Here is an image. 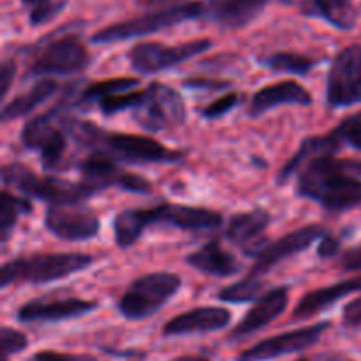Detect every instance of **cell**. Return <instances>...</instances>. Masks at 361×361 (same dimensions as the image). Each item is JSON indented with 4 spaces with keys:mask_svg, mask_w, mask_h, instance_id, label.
<instances>
[{
    "mask_svg": "<svg viewBox=\"0 0 361 361\" xmlns=\"http://www.w3.org/2000/svg\"><path fill=\"white\" fill-rule=\"evenodd\" d=\"M298 196L319 203L326 212H348L361 204V161L316 155L302 166Z\"/></svg>",
    "mask_w": 361,
    "mask_h": 361,
    "instance_id": "obj_1",
    "label": "cell"
},
{
    "mask_svg": "<svg viewBox=\"0 0 361 361\" xmlns=\"http://www.w3.org/2000/svg\"><path fill=\"white\" fill-rule=\"evenodd\" d=\"M66 129L67 134L83 147L92 148V150H102L120 161L140 162V164H148V162L173 164V162H180L183 159L182 152L171 150L152 137L137 136V134L106 133L92 122L69 118Z\"/></svg>",
    "mask_w": 361,
    "mask_h": 361,
    "instance_id": "obj_2",
    "label": "cell"
},
{
    "mask_svg": "<svg viewBox=\"0 0 361 361\" xmlns=\"http://www.w3.org/2000/svg\"><path fill=\"white\" fill-rule=\"evenodd\" d=\"M94 263V257L80 252H34L28 256L14 257L2 267L0 286L9 284H46L62 281L71 275L83 271Z\"/></svg>",
    "mask_w": 361,
    "mask_h": 361,
    "instance_id": "obj_3",
    "label": "cell"
},
{
    "mask_svg": "<svg viewBox=\"0 0 361 361\" xmlns=\"http://www.w3.org/2000/svg\"><path fill=\"white\" fill-rule=\"evenodd\" d=\"M2 182L4 185L13 187L23 196L44 200L49 204L85 203L88 197L94 196L87 183L67 182L56 176H39L21 162H11L4 166Z\"/></svg>",
    "mask_w": 361,
    "mask_h": 361,
    "instance_id": "obj_4",
    "label": "cell"
},
{
    "mask_svg": "<svg viewBox=\"0 0 361 361\" xmlns=\"http://www.w3.org/2000/svg\"><path fill=\"white\" fill-rule=\"evenodd\" d=\"M204 18V2H185L176 6L164 7V9L152 11L120 23L108 25L92 35V42L106 44V42H120L127 39L143 37V35L155 34L168 27L182 23V21Z\"/></svg>",
    "mask_w": 361,
    "mask_h": 361,
    "instance_id": "obj_5",
    "label": "cell"
},
{
    "mask_svg": "<svg viewBox=\"0 0 361 361\" xmlns=\"http://www.w3.org/2000/svg\"><path fill=\"white\" fill-rule=\"evenodd\" d=\"M182 288V279L169 271H154L130 282L118 300V312L129 321H143L162 309Z\"/></svg>",
    "mask_w": 361,
    "mask_h": 361,
    "instance_id": "obj_6",
    "label": "cell"
},
{
    "mask_svg": "<svg viewBox=\"0 0 361 361\" xmlns=\"http://www.w3.org/2000/svg\"><path fill=\"white\" fill-rule=\"evenodd\" d=\"M90 63V55L78 35H63L44 42L32 56L27 67L28 76H71L85 71Z\"/></svg>",
    "mask_w": 361,
    "mask_h": 361,
    "instance_id": "obj_7",
    "label": "cell"
},
{
    "mask_svg": "<svg viewBox=\"0 0 361 361\" xmlns=\"http://www.w3.org/2000/svg\"><path fill=\"white\" fill-rule=\"evenodd\" d=\"M133 115L143 129L159 133L185 122V104L175 88L155 81L145 88Z\"/></svg>",
    "mask_w": 361,
    "mask_h": 361,
    "instance_id": "obj_8",
    "label": "cell"
},
{
    "mask_svg": "<svg viewBox=\"0 0 361 361\" xmlns=\"http://www.w3.org/2000/svg\"><path fill=\"white\" fill-rule=\"evenodd\" d=\"M326 101L331 108H348L361 102V44L337 53L328 71Z\"/></svg>",
    "mask_w": 361,
    "mask_h": 361,
    "instance_id": "obj_9",
    "label": "cell"
},
{
    "mask_svg": "<svg viewBox=\"0 0 361 361\" xmlns=\"http://www.w3.org/2000/svg\"><path fill=\"white\" fill-rule=\"evenodd\" d=\"M212 46L208 39H194L183 44L168 46L162 42H140L129 51V62L134 71L141 74H155L173 69L178 63L194 59Z\"/></svg>",
    "mask_w": 361,
    "mask_h": 361,
    "instance_id": "obj_10",
    "label": "cell"
},
{
    "mask_svg": "<svg viewBox=\"0 0 361 361\" xmlns=\"http://www.w3.org/2000/svg\"><path fill=\"white\" fill-rule=\"evenodd\" d=\"M115 161L116 159H113L106 152L94 150L80 164L81 182L87 183L94 194L102 192L109 187H118V189L137 194L150 192L152 185L147 178L123 171L120 166H116Z\"/></svg>",
    "mask_w": 361,
    "mask_h": 361,
    "instance_id": "obj_11",
    "label": "cell"
},
{
    "mask_svg": "<svg viewBox=\"0 0 361 361\" xmlns=\"http://www.w3.org/2000/svg\"><path fill=\"white\" fill-rule=\"evenodd\" d=\"M44 224L51 235L67 242L92 240L101 229L95 212L83 203L49 204L46 208Z\"/></svg>",
    "mask_w": 361,
    "mask_h": 361,
    "instance_id": "obj_12",
    "label": "cell"
},
{
    "mask_svg": "<svg viewBox=\"0 0 361 361\" xmlns=\"http://www.w3.org/2000/svg\"><path fill=\"white\" fill-rule=\"evenodd\" d=\"M326 233L328 231L321 224H310L303 226V228L296 229V231L289 233V235L282 236V238L275 240V242L267 243L252 256L254 264L247 277L261 279L263 281L264 275L270 274L281 261L288 259V257L295 256V254L303 252L314 242L323 238Z\"/></svg>",
    "mask_w": 361,
    "mask_h": 361,
    "instance_id": "obj_13",
    "label": "cell"
},
{
    "mask_svg": "<svg viewBox=\"0 0 361 361\" xmlns=\"http://www.w3.org/2000/svg\"><path fill=\"white\" fill-rule=\"evenodd\" d=\"M330 328V323H317L312 326L300 328V330L286 331L275 337L264 338L259 344L245 349L236 356L235 361H271L286 355H295L310 349L319 342L324 331Z\"/></svg>",
    "mask_w": 361,
    "mask_h": 361,
    "instance_id": "obj_14",
    "label": "cell"
},
{
    "mask_svg": "<svg viewBox=\"0 0 361 361\" xmlns=\"http://www.w3.org/2000/svg\"><path fill=\"white\" fill-rule=\"evenodd\" d=\"M145 217H147L148 228L154 224H166L176 229H183V231H208V229L219 228L224 222L219 212L176 203L147 208Z\"/></svg>",
    "mask_w": 361,
    "mask_h": 361,
    "instance_id": "obj_15",
    "label": "cell"
},
{
    "mask_svg": "<svg viewBox=\"0 0 361 361\" xmlns=\"http://www.w3.org/2000/svg\"><path fill=\"white\" fill-rule=\"evenodd\" d=\"M99 307L97 302L81 298L66 300H34L21 305L16 312V319L27 324H49L67 319H78L81 316L94 312Z\"/></svg>",
    "mask_w": 361,
    "mask_h": 361,
    "instance_id": "obj_16",
    "label": "cell"
},
{
    "mask_svg": "<svg viewBox=\"0 0 361 361\" xmlns=\"http://www.w3.org/2000/svg\"><path fill=\"white\" fill-rule=\"evenodd\" d=\"M231 323V312L224 307H197L178 314L164 324V337H187V335L212 334L224 330Z\"/></svg>",
    "mask_w": 361,
    "mask_h": 361,
    "instance_id": "obj_17",
    "label": "cell"
},
{
    "mask_svg": "<svg viewBox=\"0 0 361 361\" xmlns=\"http://www.w3.org/2000/svg\"><path fill=\"white\" fill-rule=\"evenodd\" d=\"M289 303V289L288 288H275L261 295L256 300L254 307H250L249 312L243 316V319L236 324L235 330L229 335V341H240L256 331L263 330L270 323H274L279 316L284 314Z\"/></svg>",
    "mask_w": 361,
    "mask_h": 361,
    "instance_id": "obj_18",
    "label": "cell"
},
{
    "mask_svg": "<svg viewBox=\"0 0 361 361\" xmlns=\"http://www.w3.org/2000/svg\"><path fill=\"white\" fill-rule=\"evenodd\" d=\"M312 102V94L303 85H300L298 81L286 80L257 90L254 94L252 101H250L249 115L261 116L263 113L270 111V109L277 108L281 104L310 106Z\"/></svg>",
    "mask_w": 361,
    "mask_h": 361,
    "instance_id": "obj_19",
    "label": "cell"
},
{
    "mask_svg": "<svg viewBox=\"0 0 361 361\" xmlns=\"http://www.w3.org/2000/svg\"><path fill=\"white\" fill-rule=\"evenodd\" d=\"M267 4L268 0H208L204 4V18L235 30L256 20Z\"/></svg>",
    "mask_w": 361,
    "mask_h": 361,
    "instance_id": "obj_20",
    "label": "cell"
},
{
    "mask_svg": "<svg viewBox=\"0 0 361 361\" xmlns=\"http://www.w3.org/2000/svg\"><path fill=\"white\" fill-rule=\"evenodd\" d=\"M361 291V277L349 279V281L338 282V284L328 286V288L314 289V291L305 293L296 303L295 310H293V319L305 321L310 317L317 316L323 310L330 309L334 303L338 300L345 298V296L353 295V293Z\"/></svg>",
    "mask_w": 361,
    "mask_h": 361,
    "instance_id": "obj_21",
    "label": "cell"
},
{
    "mask_svg": "<svg viewBox=\"0 0 361 361\" xmlns=\"http://www.w3.org/2000/svg\"><path fill=\"white\" fill-rule=\"evenodd\" d=\"M187 264L214 277H233L242 270L240 261L221 245L219 240H210L185 257Z\"/></svg>",
    "mask_w": 361,
    "mask_h": 361,
    "instance_id": "obj_22",
    "label": "cell"
},
{
    "mask_svg": "<svg viewBox=\"0 0 361 361\" xmlns=\"http://www.w3.org/2000/svg\"><path fill=\"white\" fill-rule=\"evenodd\" d=\"M302 14L309 18H321L338 30H353L358 13L351 0H302Z\"/></svg>",
    "mask_w": 361,
    "mask_h": 361,
    "instance_id": "obj_23",
    "label": "cell"
},
{
    "mask_svg": "<svg viewBox=\"0 0 361 361\" xmlns=\"http://www.w3.org/2000/svg\"><path fill=\"white\" fill-rule=\"evenodd\" d=\"M271 215L263 208H254L249 212H240L229 217L226 224V238L235 243L245 245V250L254 247V242L263 235L264 229L270 226Z\"/></svg>",
    "mask_w": 361,
    "mask_h": 361,
    "instance_id": "obj_24",
    "label": "cell"
},
{
    "mask_svg": "<svg viewBox=\"0 0 361 361\" xmlns=\"http://www.w3.org/2000/svg\"><path fill=\"white\" fill-rule=\"evenodd\" d=\"M56 88H59V85L53 80H44L42 78V80L35 81L27 92H23L21 95H18L13 101L2 106V113H0L2 123L13 122V120H18L21 116L28 115L30 111H34L39 104H42L46 99H49L55 94Z\"/></svg>",
    "mask_w": 361,
    "mask_h": 361,
    "instance_id": "obj_25",
    "label": "cell"
},
{
    "mask_svg": "<svg viewBox=\"0 0 361 361\" xmlns=\"http://www.w3.org/2000/svg\"><path fill=\"white\" fill-rule=\"evenodd\" d=\"M148 224L145 219L143 208H133V210H123L113 221L115 229V242L120 249H129L147 231Z\"/></svg>",
    "mask_w": 361,
    "mask_h": 361,
    "instance_id": "obj_26",
    "label": "cell"
},
{
    "mask_svg": "<svg viewBox=\"0 0 361 361\" xmlns=\"http://www.w3.org/2000/svg\"><path fill=\"white\" fill-rule=\"evenodd\" d=\"M32 214V204L27 196H18L4 189L0 192V242H9L18 219Z\"/></svg>",
    "mask_w": 361,
    "mask_h": 361,
    "instance_id": "obj_27",
    "label": "cell"
},
{
    "mask_svg": "<svg viewBox=\"0 0 361 361\" xmlns=\"http://www.w3.org/2000/svg\"><path fill=\"white\" fill-rule=\"evenodd\" d=\"M261 66L268 67L277 73H289V74H298V76H305L307 73L316 67V60L309 59L305 55L291 51H279L274 55L267 56V59H259Z\"/></svg>",
    "mask_w": 361,
    "mask_h": 361,
    "instance_id": "obj_28",
    "label": "cell"
},
{
    "mask_svg": "<svg viewBox=\"0 0 361 361\" xmlns=\"http://www.w3.org/2000/svg\"><path fill=\"white\" fill-rule=\"evenodd\" d=\"M140 81L134 78H116V80H104L92 83L78 95L76 104H90V102H99L101 99L108 97V95L120 94V92L134 90Z\"/></svg>",
    "mask_w": 361,
    "mask_h": 361,
    "instance_id": "obj_29",
    "label": "cell"
},
{
    "mask_svg": "<svg viewBox=\"0 0 361 361\" xmlns=\"http://www.w3.org/2000/svg\"><path fill=\"white\" fill-rule=\"evenodd\" d=\"M63 118H66V116H63ZM67 136H69V134H67L62 122V126L56 127V129L42 141L41 147H39V154H41V162L44 168H62L60 164H62V159L67 150Z\"/></svg>",
    "mask_w": 361,
    "mask_h": 361,
    "instance_id": "obj_30",
    "label": "cell"
},
{
    "mask_svg": "<svg viewBox=\"0 0 361 361\" xmlns=\"http://www.w3.org/2000/svg\"><path fill=\"white\" fill-rule=\"evenodd\" d=\"M263 289V281L261 279L245 277L228 288L221 289L217 298L226 303H247L259 298V293Z\"/></svg>",
    "mask_w": 361,
    "mask_h": 361,
    "instance_id": "obj_31",
    "label": "cell"
},
{
    "mask_svg": "<svg viewBox=\"0 0 361 361\" xmlns=\"http://www.w3.org/2000/svg\"><path fill=\"white\" fill-rule=\"evenodd\" d=\"M141 97H143V90L140 92L127 90V92H120V94L108 95V97L101 99L97 104L102 115L111 116V115H116V113L126 111V109H134L137 106V102L141 101Z\"/></svg>",
    "mask_w": 361,
    "mask_h": 361,
    "instance_id": "obj_32",
    "label": "cell"
},
{
    "mask_svg": "<svg viewBox=\"0 0 361 361\" xmlns=\"http://www.w3.org/2000/svg\"><path fill=\"white\" fill-rule=\"evenodd\" d=\"M334 130L338 136V140H341L342 147L349 145V147L356 148V150H361V113L345 118Z\"/></svg>",
    "mask_w": 361,
    "mask_h": 361,
    "instance_id": "obj_33",
    "label": "cell"
},
{
    "mask_svg": "<svg viewBox=\"0 0 361 361\" xmlns=\"http://www.w3.org/2000/svg\"><path fill=\"white\" fill-rule=\"evenodd\" d=\"M0 344H2V356L9 358L11 355H18V353L27 349L28 338L25 337V334L14 330V328L4 326L0 330Z\"/></svg>",
    "mask_w": 361,
    "mask_h": 361,
    "instance_id": "obj_34",
    "label": "cell"
},
{
    "mask_svg": "<svg viewBox=\"0 0 361 361\" xmlns=\"http://www.w3.org/2000/svg\"><path fill=\"white\" fill-rule=\"evenodd\" d=\"M66 4H67V0H49V2L41 4V6L32 7L30 23L34 25V27H37V25H42V23H46V21L53 20L56 14L62 13V9L66 7Z\"/></svg>",
    "mask_w": 361,
    "mask_h": 361,
    "instance_id": "obj_35",
    "label": "cell"
},
{
    "mask_svg": "<svg viewBox=\"0 0 361 361\" xmlns=\"http://www.w3.org/2000/svg\"><path fill=\"white\" fill-rule=\"evenodd\" d=\"M238 102H240L238 94L222 95V97H219L217 101H214L212 104H208L207 108L203 109V116H207V118H219V116H224L226 113L231 111Z\"/></svg>",
    "mask_w": 361,
    "mask_h": 361,
    "instance_id": "obj_36",
    "label": "cell"
},
{
    "mask_svg": "<svg viewBox=\"0 0 361 361\" xmlns=\"http://www.w3.org/2000/svg\"><path fill=\"white\" fill-rule=\"evenodd\" d=\"M342 321H344V326L349 328V330H361V296L344 307Z\"/></svg>",
    "mask_w": 361,
    "mask_h": 361,
    "instance_id": "obj_37",
    "label": "cell"
},
{
    "mask_svg": "<svg viewBox=\"0 0 361 361\" xmlns=\"http://www.w3.org/2000/svg\"><path fill=\"white\" fill-rule=\"evenodd\" d=\"M30 361H97L90 355H69V353L39 351L32 356Z\"/></svg>",
    "mask_w": 361,
    "mask_h": 361,
    "instance_id": "obj_38",
    "label": "cell"
},
{
    "mask_svg": "<svg viewBox=\"0 0 361 361\" xmlns=\"http://www.w3.org/2000/svg\"><path fill=\"white\" fill-rule=\"evenodd\" d=\"M16 74V62L13 59H6L0 66V97H6Z\"/></svg>",
    "mask_w": 361,
    "mask_h": 361,
    "instance_id": "obj_39",
    "label": "cell"
},
{
    "mask_svg": "<svg viewBox=\"0 0 361 361\" xmlns=\"http://www.w3.org/2000/svg\"><path fill=\"white\" fill-rule=\"evenodd\" d=\"M341 268L344 271H360L361 270V245L353 247V249H348L341 256V261H338Z\"/></svg>",
    "mask_w": 361,
    "mask_h": 361,
    "instance_id": "obj_40",
    "label": "cell"
},
{
    "mask_svg": "<svg viewBox=\"0 0 361 361\" xmlns=\"http://www.w3.org/2000/svg\"><path fill=\"white\" fill-rule=\"evenodd\" d=\"M338 250H341V238L335 235H330V233H326V235L321 238L319 247H317L319 257H334L337 256Z\"/></svg>",
    "mask_w": 361,
    "mask_h": 361,
    "instance_id": "obj_41",
    "label": "cell"
},
{
    "mask_svg": "<svg viewBox=\"0 0 361 361\" xmlns=\"http://www.w3.org/2000/svg\"><path fill=\"white\" fill-rule=\"evenodd\" d=\"M187 88H194V90H221V88L228 87V81H217V80H187L183 81Z\"/></svg>",
    "mask_w": 361,
    "mask_h": 361,
    "instance_id": "obj_42",
    "label": "cell"
},
{
    "mask_svg": "<svg viewBox=\"0 0 361 361\" xmlns=\"http://www.w3.org/2000/svg\"><path fill=\"white\" fill-rule=\"evenodd\" d=\"M171 361H210L207 356H178Z\"/></svg>",
    "mask_w": 361,
    "mask_h": 361,
    "instance_id": "obj_43",
    "label": "cell"
},
{
    "mask_svg": "<svg viewBox=\"0 0 361 361\" xmlns=\"http://www.w3.org/2000/svg\"><path fill=\"white\" fill-rule=\"evenodd\" d=\"M323 361H353V360L345 358V356H342V355H328V356H324Z\"/></svg>",
    "mask_w": 361,
    "mask_h": 361,
    "instance_id": "obj_44",
    "label": "cell"
},
{
    "mask_svg": "<svg viewBox=\"0 0 361 361\" xmlns=\"http://www.w3.org/2000/svg\"><path fill=\"white\" fill-rule=\"evenodd\" d=\"M21 2H23L25 6L37 7V6H41V4H46V2H49V0H21Z\"/></svg>",
    "mask_w": 361,
    "mask_h": 361,
    "instance_id": "obj_45",
    "label": "cell"
},
{
    "mask_svg": "<svg viewBox=\"0 0 361 361\" xmlns=\"http://www.w3.org/2000/svg\"><path fill=\"white\" fill-rule=\"evenodd\" d=\"M281 2L282 4H293V2H295V0H281Z\"/></svg>",
    "mask_w": 361,
    "mask_h": 361,
    "instance_id": "obj_46",
    "label": "cell"
},
{
    "mask_svg": "<svg viewBox=\"0 0 361 361\" xmlns=\"http://www.w3.org/2000/svg\"><path fill=\"white\" fill-rule=\"evenodd\" d=\"M150 2H164V0H150Z\"/></svg>",
    "mask_w": 361,
    "mask_h": 361,
    "instance_id": "obj_47",
    "label": "cell"
},
{
    "mask_svg": "<svg viewBox=\"0 0 361 361\" xmlns=\"http://www.w3.org/2000/svg\"><path fill=\"white\" fill-rule=\"evenodd\" d=\"M2 361H7V358H6V356H2Z\"/></svg>",
    "mask_w": 361,
    "mask_h": 361,
    "instance_id": "obj_48",
    "label": "cell"
},
{
    "mask_svg": "<svg viewBox=\"0 0 361 361\" xmlns=\"http://www.w3.org/2000/svg\"><path fill=\"white\" fill-rule=\"evenodd\" d=\"M298 361H309V360H298Z\"/></svg>",
    "mask_w": 361,
    "mask_h": 361,
    "instance_id": "obj_49",
    "label": "cell"
}]
</instances>
